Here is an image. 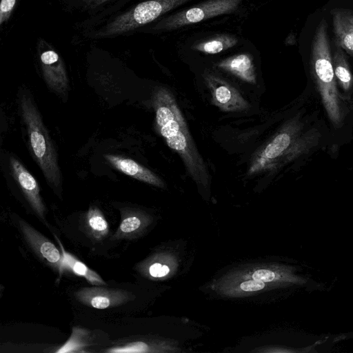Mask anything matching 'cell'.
<instances>
[{
    "label": "cell",
    "mask_w": 353,
    "mask_h": 353,
    "mask_svg": "<svg viewBox=\"0 0 353 353\" xmlns=\"http://www.w3.org/2000/svg\"><path fill=\"white\" fill-rule=\"evenodd\" d=\"M215 97L219 103L225 105L231 101L232 92L228 87L222 85L216 88Z\"/></svg>",
    "instance_id": "d6986e66"
},
{
    "label": "cell",
    "mask_w": 353,
    "mask_h": 353,
    "mask_svg": "<svg viewBox=\"0 0 353 353\" xmlns=\"http://www.w3.org/2000/svg\"><path fill=\"white\" fill-rule=\"evenodd\" d=\"M191 0H147L120 14L104 26L97 35H118L140 28L165 13Z\"/></svg>",
    "instance_id": "3957f363"
},
{
    "label": "cell",
    "mask_w": 353,
    "mask_h": 353,
    "mask_svg": "<svg viewBox=\"0 0 353 353\" xmlns=\"http://www.w3.org/2000/svg\"><path fill=\"white\" fill-rule=\"evenodd\" d=\"M142 226L143 220L138 214L128 212L123 216L119 228L114 235V239H129L136 234Z\"/></svg>",
    "instance_id": "e0dca14e"
},
{
    "label": "cell",
    "mask_w": 353,
    "mask_h": 353,
    "mask_svg": "<svg viewBox=\"0 0 353 353\" xmlns=\"http://www.w3.org/2000/svg\"><path fill=\"white\" fill-rule=\"evenodd\" d=\"M332 14L336 44L353 57V12L338 8Z\"/></svg>",
    "instance_id": "30bf717a"
},
{
    "label": "cell",
    "mask_w": 353,
    "mask_h": 353,
    "mask_svg": "<svg viewBox=\"0 0 353 353\" xmlns=\"http://www.w3.org/2000/svg\"><path fill=\"white\" fill-rule=\"evenodd\" d=\"M12 175L36 214L46 221V207L40 194L38 183L23 165L14 157L9 159Z\"/></svg>",
    "instance_id": "ba28073f"
},
{
    "label": "cell",
    "mask_w": 353,
    "mask_h": 353,
    "mask_svg": "<svg viewBox=\"0 0 353 353\" xmlns=\"http://www.w3.org/2000/svg\"><path fill=\"white\" fill-rule=\"evenodd\" d=\"M244 0H207L159 20L153 29L170 31L235 12Z\"/></svg>",
    "instance_id": "277c9868"
},
{
    "label": "cell",
    "mask_w": 353,
    "mask_h": 353,
    "mask_svg": "<svg viewBox=\"0 0 353 353\" xmlns=\"http://www.w3.org/2000/svg\"><path fill=\"white\" fill-rule=\"evenodd\" d=\"M217 66L245 81L255 82L254 68L250 54H239L228 57L218 63Z\"/></svg>",
    "instance_id": "7c38bea8"
},
{
    "label": "cell",
    "mask_w": 353,
    "mask_h": 353,
    "mask_svg": "<svg viewBox=\"0 0 353 353\" xmlns=\"http://www.w3.org/2000/svg\"><path fill=\"white\" fill-rule=\"evenodd\" d=\"M156 121L161 134L174 150L185 153L188 141L181 129L179 113L169 96L158 93L155 97Z\"/></svg>",
    "instance_id": "5b68a950"
},
{
    "label": "cell",
    "mask_w": 353,
    "mask_h": 353,
    "mask_svg": "<svg viewBox=\"0 0 353 353\" xmlns=\"http://www.w3.org/2000/svg\"><path fill=\"white\" fill-rule=\"evenodd\" d=\"M296 43V38L294 34H290L286 38L285 44L286 45H294Z\"/></svg>",
    "instance_id": "cb8c5ba5"
},
{
    "label": "cell",
    "mask_w": 353,
    "mask_h": 353,
    "mask_svg": "<svg viewBox=\"0 0 353 353\" xmlns=\"http://www.w3.org/2000/svg\"><path fill=\"white\" fill-rule=\"evenodd\" d=\"M328 39L327 25L322 19L312 41L307 85L329 126L330 156L337 157L340 149L353 139V107L344 99L338 89Z\"/></svg>",
    "instance_id": "6da1fadb"
},
{
    "label": "cell",
    "mask_w": 353,
    "mask_h": 353,
    "mask_svg": "<svg viewBox=\"0 0 353 353\" xmlns=\"http://www.w3.org/2000/svg\"><path fill=\"white\" fill-rule=\"evenodd\" d=\"M63 268H68L75 274L84 277L89 283L95 285H105L106 283L99 274L92 270L84 263L65 252L62 248Z\"/></svg>",
    "instance_id": "5bb4252c"
},
{
    "label": "cell",
    "mask_w": 353,
    "mask_h": 353,
    "mask_svg": "<svg viewBox=\"0 0 353 353\" xmlns=\"http://www.w3.org/2000/svg\"><path fill=\"white\" fill-rule=\"evenodd\" d=\"M88 7H96L110 0H82Z\"/></svg>",
    "instance_id": "603a6c76"
},
{
    "label": "cell",
    "mask_w": 353,
    "mask_h": 353,
    "mask_svg": "<svg viewBox=\"0 0 353 353\" xmlns=\"http://www.w3.org/2000/svg\"><path fill=\"white\" fill-rule=\"evenodd\" d=\"M41 66L44 79L49 88L59 94H63L68 87L65 65L59 54L49 50L41 54Z\"/></svg>",
    "instance_id": "9c48e42d"
},
{
    "label": "cell",
    "mask_w": 353,
    "mask_h": 353,
    "mask_svg": "<svg viewBox=\"0 0 353 353\" xmlns=\"http://www.w3.org/2000/svg\"><path fill=\"white\" fill-rule=\"evenodd\" d=\"M106 160L117 170L139 181L163 187L162 181L148 168L134 160L123 157L106 154Z\"/></svg>",
    "instance_id": "8fae6325"
},
{
    "label": "cell",
    "mask_w": 353,
    "mask_h": 353,
    "mask_svg": "<svg viewBox=\"0 0 353 353\" xmlns=\"http://www.w3.org/2000/svg\"><path fill=\"white\" fill-rule=\"evenodd\" d=\"M250 277L254 280L261 281L263 282H270L275 279L276 275L274 272L270 270L259 269L255 270Z\"/></svg>",
    "instance_id": "ffe728a7"
},
{
    "label": "cell",
    "mask_w": 353,
    "mask_h": 353,
    "mask_svg": "<svg viewBox=\"0 0 353 353\" xmlns=\"http://www.w3.org/2000/svg\"><path fill=\"white\" fill-rule=\"evenodd\" d=\"M149 274L152 277H162L170 272L169 268L159 263H154L149 267Z\"/></svg>",
    "instance_id": "7402d4cb"
},
{
    "label": "cell",
    "mask_w": 353,
    "mask_h": 353,
    "mask_svg": "<svg viewBox=\"0 0 353 353\" xmlns=\"http://www.w3.org/2000/svg\"><path fill=\"white\" fill-rule=\"evenodd\" d=\"M238 39L232 34H221L192 46L194 50L206 54H217L236 46Z\"/></svg>",
    "instance_id": "4fadbf2b"
},
{
    "label": "cell",
    "mask_w": 353,
    "mask_h": 353,
    "mask_svg": "<svg viewBox=\"0 0 353 353\" xmlns=\"http://www.w3.org/2000/svg\"><path fill=\"white\" fill-rule=\"evenodd\" d=\"M20 104L33 157L48 183L57 188L61 184V176L57 152L41 114L29 95L23 94Z\"/></svg>",
    "instance_id": "7a4b0ae2"
},
{
    "label": "cell",
    "mask_w": 353,
    "mask_h": 353,
    "mask_svg": "<svg viewBox=\"0 0 353 353\" xmlns=\"http://www.w3.org/2000/svg\"><path fill=\"white\" fill-rule=\"evenodd\" d=\"M19 228L28 245L43 260L52 267L63 269V256L59 249L46 236L23 220L19 221Z\"/></svg>",
    "instance_id": "52a82bcc"
},
{
    "label": "cell",
    "mask_w": 353,
    "mask_h": 353,
    "mask_svg": "<svg viewBox=\"0 0 353 353\" xmlns=\"http://www.w3.org/2000/svg\"><path fill=\"white\" fill-rule=\"evenodd\" d=\"M93 344L94 337L90 330L74 327L70 339L55 352H84L83 348Z\"/></svg>",
    "instance_id": "9a60e30c"
},
{
    "label": "cell",
    "mask_w": 353,
    "mask_h": 353,
    "mask_svg": "<svg viewBox=\"0 0 353 353\" xmlns=\"http://www.w3.org/2000/svg\"><path fill=\"white\" fill-rule=\"evenodd\" d=\"M85 227L94 239L100 240L109 232V225L102 212L97 207H91L85 216Z\"/></svg>",
    "instance_id": "2e32d148"
},
{
    "label": "cell",
    "mask_w": 353,
    "mask_h": 353,
    "mask_svg": "<svg viewBox=\"0 0 353 353\" xmlns=\"http://www.w3.org/2000/svg\"><path fill=\"white\" fill-rule=\"evenodd\" d=\"M17 0H1L0 3V25L10 17Z\"/></svg>",
    "instance_id": "ac0fdd59"
},
{
    "label": "cell",
    "mask_w": 353,
    "mask_h": 353,
    "mask_svg": "<svg viewBox=\"0 0 353 353\" xmlns=\"http://www.w3.org/2000/svg\"><path fill=\"white\" fill-rule=\"evenodd\" d=\"M263 281L251 279L243 281L240 284V288L245 292L259 291L265 288Z\"/></svg>",
    "instance_id": "44dd1931"
},
{
    "label": "cell",
    "mask_w": 353,
    "mask_h": 353,
    "mask_svg": "<svg viewBox=\"0 0 353 353\" xmlns=\"http://www.w3.org/2000/svg\"><path fill=\"white\" fill-rule=\"evenodd\" d=\"M74 294L82 304L99 310L118 306L130 299L129 292L101 286L83 287Z\"/></svg>",
    "instance_id": "8992f818"
}]
</instances>
